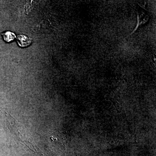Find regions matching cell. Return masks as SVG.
<instances>
[{"label": "cell", "mask_w": 156, "mask_h": 156, "mask_svg": "<svg viewBox=\"0 0 156 156\" xmlns=\"http://www.w3.org/2000/svg\"><path fill=\"white\" fill-rule=\"evenodd\" d=\"M137 9L136 14H137V27L140 25H142L146 23L148 20V15L145 10H144L141 7Z\"/></svg>", "instance_id": "cell-1"}, {"label": "cell", "mask_w": 156, "mask_h": 156, "mask_svg": "<svg viewBox=\"0 0 156 156\" xmlns=\"http://www.w3.org/2000/svg\"><path fill=\"white\" fill-rule=\"evenodd\" d=\"M17 41L18 44L22 48L27 47L32 43V40L30 38L23 34L17 36Z\"/></svg>", "instance_id": "cell-2"}, {"label": "cell", "mask_w": 156, "mask_h": 156, "mask_svg": "<svg viewBox=\"0 0 156 156\" xmlns=\"http://www.w3.org/2000/svg\"><path fill=\"white\" fill-rule=\"evenodd\" d=\"M2 35L4 40L7 42L12 41L16 37V35L14 33L9 31H6L2 33Z\"/></svg>", "instance_id": "cell-3"}]
</instances>
